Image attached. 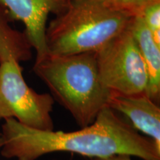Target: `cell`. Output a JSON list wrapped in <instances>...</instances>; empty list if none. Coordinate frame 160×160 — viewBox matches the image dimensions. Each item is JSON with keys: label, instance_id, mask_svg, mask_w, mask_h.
I'll list each match as a JSON object with an SVG mask.
<instances>
[{"label": "cell", "instance_id": "1", "mask_svg": "<svg viewBox=\"0 0 160 160\" xmlns=\"http://www.w3.org/2000/svg\"><path fill=\"white\" fill-rule=\"evenodd\" d=\"M0 133L3 140L0 153L6 159L37 160L55 152H70L92 159L125 154L143 160L160 159V149L153 140L139 134L108 106L91 125L78 131H39L7 119Z\"/></svg>", "mask_w": 160, "mask_h": 160}, {"label": "cell", "instance_id": "2", "mask_svg": "<svg viewBox=\"0 0 160 160\" xmlns=\"http://www.w3.org/2000/svg\"><path fill=\"white\" fill-rule=\"evenodd\" d=\"M33 70L80 128L91 125L108 105L112 93L99 79L96 52L47 54L36 59Z\"/></svg>", "mask_w": 160, "mask_h": 160}, {"label": "cell", "instance_id": "3", "mask_svg": "<svg viewBox=\"0 0 160 160\" xmlns=\"http://www.w3.org/2000/svg\"><path fill=\"white\" fill-rule=\"evenodd\" d=\"M132 18L101 0L72 2L46 28L48 54L97 52L127 28Z\"/></svg>", "mask_w": 160, "mask_h": 160}, {"label": "cell", "instance_id": "4", "mask_svg": "<svg viewBox=\"0 0 160 160\" xmlns=\"http://www.w3.org/2000/svg\"><path fill=\"white\" fill-rule=\"evenodd\" d=\"M54 99L50 93H38L24 79L19 62L0 63V119H14L39 131H53L51 113Z\"/></svg>", "mask_w": 160, "mask_h": 160}, {"label": "cell", "instance_id": "5", "mask_svg": "<svg viewBox=\"0 0 160 160\" xmlns=\"http://www.w3.org/2000/svg\"><path fill=\"white\" fill-rule=\"evenodd\" d=\"M130 25V23H129ZM96 52L99 79L111 93H145L148 72L130 25Z\"/></svg>", "mask_w": 160, "mask_h": 160}, {"label": "cell", "instance_id": "6", "mask_svg": "<svg viewBox=\"0 0 160 160\" xmlns=\"http://www.w3.org/2000/svg\"><path fill=\"white\" fill-rule=\"evenodd\" d=\"M71 3L68 0H0L9 17L23 23L24 33L37 53L36 59L48 54L45 31L49 14H60Z\"/></svg>", "mask_w": 160, "mask_h": 160}, {"label": "cell", "instance_id": "7", "mask_svg": "<svg viewBox=\"0 0 160 160\" xmlns=\"http://www.w3.org/2000/svg\"><path fill=\"white\" fill-rule=\"evenodd\" d=\"M109 108L128 119L133 128L153 140L160 149V108L145 93L124 96L111 93Z\"/></svg>", "mask_w": 160, "mask_h": 160}, {"label": "cell", "instance_id": "8", "mask_svg": "<svg viewBox=\"0 0 160 160\" xmlns=\"http://www.w3.org/2000/svg\"><path fill=\"white\" fill-rule=\"evenodd\" d=\"M129 25L147 69L148 82L145 94L159 105L160 46L155 42L141 16L132 18Z\"/></svg>", "mask_w": 160, "mask_h": 160}, {"label": "cell", "instance_id": "9", "mask_svg": "<svg viewBox=\"0 0 160 160\" xmlns=\"http://www.w3.org/2000/svg\"><path fill=\"white\" fill-rule=\"evenodd\" d=\"M32 47L24 32L13 28L10 17L0 5V59L28 61L31 57Z\"/></svg>", "mask_w": 160, "mask_h": 160}, {"label": "cell", "instance_id": "10", "mask_svg": "<svg viewBox=\"0 0 160 160\" xmlns=\"http://www.w3.org/2000/svg\"><path fill=\"white\" fill-rule=\"evenodd\" d=\"M110 7L131 17L141 16L146 7L160 0H101Z\"/></svg>", "mask_w": 160, "mask_h": 160}, {"label": "cell", "instance_id": "11", "mask_svg": "<svg viewBox=\"0 0 160 160\" xmlns=\"http://www.w3.org/2000/svg\"><path fill=\"white\" fill-rule=\"evenodd\" d=\"M141 17L155 42L160 46V1L146 7Z\"/></svg>", "mask_w": 160, "mask_h": 160}, {"label": "cell", "instance_id": "12", "mask_svg": "<svg viewBox=\"0 0 160 160\" xmlns=\"http://www.w3.org/2000/svg\"><path fill=\"white\" fill-rule=\"evenodd\" d=\"M93 160H132L131 156L125 154L113 155L106 158H100V159H93ZM160 160V159H158Z\"/></svg>", "mask_w": 160, "mask_h": 160}, {"label": "cell", "instance_id": "13", "mask_svg": "<svg viewBox=\"0 0 160 160\" xmlns=\"http://www.w3.org/2000/svg\"><path fill=\"white\" fill-rule=\"evenodd\" d=\"M2 144H3V140H2V135H1V133H0V149H1L2 146Z\"/></svg>", "mask_w": 160, "mask_h": 160}, {"label": "cell", "instance_id": "14", "mask_svg": "<svg viewBox=\"0 0 160 160\" xmlns=\"http://www.w3.org/2000/svg\"><path fill=\"white\" fill-rule=\"evenodd\" d=\"M68 1L71 2H76V1H79V0H68Z\"/></svg>", "mask_w": 160, "mask_h": 160}, {"label": "cell", "instance_id": "15", "mask_svg": "<svg viewBox=\"0 0 160 160\" xmlns=\"http://www.w3.org/2000/svg\"><path fill=\"white\" fill-rule=\"evenodd\" d=\"M0 63H1V59H0Z\"/></svg>", "mask_w": 160, "mask_h": 160}, {"label": "cell", "instance_id": "16", "mask_svg": "<svg viewBox=\"0 0 160 160\" xmlns=\"http://www.w3.org/2000/svg\"></svg>", "mask_w": 160, "mask_h": 160}]
</instances>
